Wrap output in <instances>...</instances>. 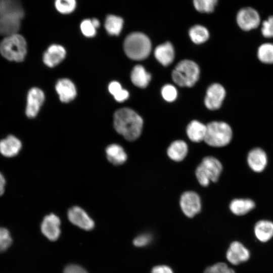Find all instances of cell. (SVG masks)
Returning a JSON list of instances; mask_svg holds the SVG:
<instances>
[{
    "instance_id": "cell-25",
    "label": "cell",
    "mask_w": 273,
    "mask_h": 273,
    "mask_svg": "<svg viewBox=\"0 0 273 273\" xmlns=\"http://www.w3.org/2000/svg\"><path fill=\"white\" fill-rule=\"evenodd\" d=\"M188 147L186 142L177 140L172 142L167 149L168 157L175 161H180L186 156Z\"/></svg>"
},
{
    "instance_id": "cell-35",
    "label": "cell",
    "mask_w": 273,
    "mask_h": 273,
    "mask_svg": "<svg viewBox=\"0 0 273 273\" xmlns=\"http://www.w3.org/2000/svg\"><path fill=\"white\" fill-rule=\"evenodd\" d=\"M161 94L165 100L167 102H172L177 97V90L175 87L171 84H166L163 86L161 89Z\"/></svg>"
},
{
    "instance_id": "cell-40",
    "label": "cell",
    "mask_w": 273,
    "mask_h": 273,
    "mask_svg": "<svg viewBox=\"0 0 273 273\" xmlns=\"http://www.w3.org/2000/svg\"><path fill=\"white\" fill-rule=\"evenodd\" d=\"M12 239H4L0 238V252L7 250L11 245Z\"/></svg>"
},
{
    "instance_id": "cell-22",
    "label": "cell",
    "mask_w": 273,
    "mask_h": 273,
    "mask_svg": "<svg viewBox=\"0 0 273 273\" xmlns=\"http://www.w3.org/2000/svg\"><path fill=\"white\" fill-rule=\"evenodd\" d=\"M108 161L115 165L123 164L127 160V156L123 148L117 144H110L105 150Z\"/></svg>"
},
{
    "instance_id": "cell-20",
    "label": "cell",
    "mask_w": 273,
    "mask_h": 273,
    "mask_svg": "<svg viewBox=\"0 0 273 273\" xmlns=\"http://www.w3.org/2000/svg\"><path fill=\"white\" fill-rule=\"evenodd\" d=\"M156 59L163 66L171 64L174 58V51L172 44L166 42L156 47L154 51Z\"/></svg>"
},
{
    "instance_id": "cell-31",
    "label": "cell",
    "mask_w": 273,
    "mask_h": 273,
    "mask_svg": "<svg viewBox=\"0 0 273 273\" xmlns=\"http://www.w3.org/2000/svg\"><path fill=\"white\" fill-rule=\"evenodd\" d=\"M76 4V0H55V2L56 9L63 14H68L74 11Z\"/></svg>"
},
{
    "instance_id": "cell-23",
    "label": "cell",
    "mask_w": 273,
    "mask_h": 273,
    "mask_svg": "<svg viewBox=\"0 0 273 273\" xmlns=\"http://www.w3.org/2000/svg\"><path fill=\"white\" fill-rule=\"evenodd\" d=\"M130 78L132 82L135 86L140 88H145L149 84L151 76L143 66L138 65L132 69Z\"/></svg>"
},
{
    "instance_id": "cell-5",
    "label": "cell",
    "mask_w": 273,
    "mask_h": 273,
    "mask_svg": "<svg viewBox=\"0 0 273 273\" xmlns=\"http://www.w3.org/2000/svg\"><path fill=\"white\" fill-rule=\"evenodd\" d=\"M200 74L198 65L189 60L179 62L172 73L173 81L180 86L192 87L197 81Z\"/></svg>"
},
{
    "instance_id": "cell-39",
    "label": "cell",
    "mask_w": 273,
    "mask_h": 273,
    "mask_svg": "<svg viewBox=\"0 0 273 273\" xmlns=\"http://www.w3.org/2000/svg\"><path fill=\"white\" fill-rule=\"evenodd\" d=\"M151 273H173V271L168 266L162 265L153 267Z\"/></svg>"
},
{
    "instance_id": "cell-41",
    "label": "cell",
    "mask_w": 273,
    "mask_h": 273,
    "mask_svg": "<svg viewBox=\"0 0 273 273\" xmlns=\"http://www.w3.org/2000/svg\"><path fill=\"white\" fill-rule=\"evenodd\" d=\"M0 238L4 239H12L9 231L6 228L0 227Z\"/></svg>"
},
{
    "instance_id": "cell-33",
    "label": "cell",
    "mask_w": 273,
    "mask_h": 273,
    "mask_svg": "<svg viewBox=\"0 0 273 273\" xmlns=\"http://www.w3.org/2000/svg\"><path fill=\"white\" fill-rule=\"evenodd\" d=\"M204 273H235V272L226 264L218 262L206 268Z\"/></svg>"
},
{
    "instance_id": "cell-16",
    "label": "cell",
    "mask_w": 273,
    "mask_h": 273,
    "mask_svg": "<svg viewBox=\"0 0 273 273\" xmlns=\"http://www.w3.org/2000/svg\"><path fill=\"white\" fill-rule=\"evenodd\" d=\"M56 90L60 100L64 103L73 100L76 96V89L74 83L67 78H62L56 84Z\"/></svg>"
},
{
    "instance_id": "cell-17",
    "label": "cell",
    "mask_w": 273,
    "mask_h": 273,
    "mask_svg": "<svg viewBox=\"0 0 273 273\" xmlns=\"http://www.w3.org/2000/svg\"><path fill=\"white\" fill-rule=\"evenodd\" d=\"M66 51L63 47L59 44L50 46L43 56L44 63L50 67L59 64L65 58Z\"/></svg>"
},
{
    "instance_id": "cell-14",
    "label": "cell",
    "mask_w": 273,
    "mask_h": 273,
    "mask_svg": "<svg viewBox=\"0 0 273 273\" xmlns=\"http://www.w3.org/2000/svg\"><path fill=\"white\" fill-rule=\"evenodd\" d=\"M61 221L56 214L51 213L46 215L41 224L42 233L50 240L56 241L61 233Z\"/></svg>"
},
{
    "instance_id": "cell-32",
    "label": "cell",
    "mask_w": 273,
    "mask_h": 273,
    "mask_svg": "<svg viewBox=\"0 0 273 273\" xmlns=\"http://www.w3.org/2000/svg\"><path fill=\"white\" fill-rule=\"evenodd\" d=\"M196 9L201 13H210L214 11L217 0H193Z\"/></svg>"
},
{
    "instance_id": "cell-7",
    "label": "cell",
    "mask_w": 273,
    "mask_h": 273,
    "mask_svg": "<svg viewBox=\"0 0 273 273\" xmlns=\"http://www.w3.org/2000/svg\"><path fill=\"white\" fill-rule=\"evenodd\" d=\"M237 22L241 29L250 31L258 27L260 23L258 12L250 7L241 9L237 15Z\"/></svg>"
},
{
    "instance_id": "cell-10",
    "label": "cell",
    "mask_w": 273,
    "mask_h": 273,
    "mask_svg": "<svg viewBox=\"0 0 273 273\" xmlns=\"http://www.w3.org/2000/svg\"><path fill=\"white\" fill-rule=\"evenodd\" d=\"M246 161L252 171L260 173L265 170L267 165L268 157L263 149L259 147H255L248 152Z\"/></svg>"
},
{
    "instance_id": "cell-29",
    "label": "cell",
    "mask_w": 273,
    "mask_h": 273,
    "mask_svg": "<svg viewBox=\"0 0 273 273\" xmlns=\"http://www.w3.org/2000/svg\"><path fill=\"white\" fill-rule=\"evenodd\" d=\"M14 12H24L17 0H0V17Z\"/></svg>"
},
{
    "instance_id": "cell-9",
    "label": "cell",
    "mask_w": 273,
    "mask_h": 273,
    "mask_svg": "<svg viewBox=\"0 0 273 273\" xmlns=\"http://www.w3.org/2000/svg\"><path fill=\"white\" fill-rule=\"evenodd\" d=\"M24 15V12H15L0 17V34L6 37L17 33Z\"/></svg>"
},
{
    "instance_id": "cell-18",
    "label": "cell",
    "mask_w": 273,
    "mask_h": 273,
    "mask_svg": "<svg viewBox=\"0 0 273 273\" xmlns=\"http://www.w3.org/2000/svg\"><path fill=\"white\" fill-rule=\"evenodd\" d=\"M21 148V142L14 135H9L0 141V153L5 157L16 156Z\"/></svg>"
},
{
    "instance_id": "cell-26",
    "label": "cell",
    "mask_w": 273,
    "mask_h": 273,
    "mask_svg": "<svg viewBox=\"0 0 273 273\" xmlns=\"http://www.w3.org/2000/svg\"><path fill=\"white\" fill-rule=\"evenodd\" d=\"M123 20L122 18L114 15H108L105 20V28L111 35H118L122 30Z\"/></svg>"
},
{
    "instance_id": "cell-11",
    "label": "cell",
    "mask_w": 273,
    "mask_h": 273,
    "mask_svg": "<svg viewBox=\"0 0 273 273\" xmlns=\"http://www.w3.org/2000/svg\"><path fill=\"white\" fill-rule=\"evenodd\" d=\"M225 90L221 84L215 83L207 89L204 102L206 107L211 110L219 109L225 96Z\"/></svg>"
},
{
    "instance_id": "cell-34",
    "label": "cell",
    "mask_w": 273,
    "mask_h": 273,
    "mask_svg": "<svg viewBox=\"0 0 273 273\" xmlns=\"http://www.w3.org/2000/svg\"><path fill=\"white\" fill-rule=\"evenodd\" d=\"M96 28L93 25L91 19H84L80 24V29L82 34L88 37L94 36L96 34Z\"/></svg>"
},
{
    "instance_id": "cell-27",
    "label": "cell",
    "mask_w": 273,
    "mask_h": 273,
    "mask_svg": "<svg viewBox=\"0 0 273 273\" xmlns=\"http://www.w3.org/2000/svg\"><path fill=\"white\" fill-rule=\"evenodd\" d=\"M257 56L261 62L273 64V43L266 42L261 44L258 48Z\"/></svg>"
},
{
    "instance_id": "cell-1",
    "label": "cell",
    "mask_w": 273,
    "mask_h": 273,
    "mask_svg": "<svg viewBox=\"0 0 273 273\" xmlns=\"http://www.w3.org/2000/svg\"><path fill=\"white\" fill-rule=\"evenodd\" d=\"M113 125L116 131L126 140L133 141L141 135L143 121L133 110L124 108L117 110L114 114Z\"/></svg>"
},
{
    "instance_id": "cell-2",
    "label": "cell",
    "mask_w": 273,
    "mask_h": 273,
    "mask_svg": "<svg viewBox=\"0 0 273 273\" xmlns=\"http://www.w3.org/2000/svg\"><path fill=\"white\" fill-rule=\"evenodd\" d=\"M124 50L126 56L134 60L146 59L151 50V43L148 37L139 32L129 34L124 41Z\"/></svg>"
},
{
    "instance_id": "cell-4",
    "label": "cell",
    "mask_w": 273,
    "mask_h": 273,
    "mask_svg": "<svg viewBox=\"0 0 273 273\" xmlns=\"http://www.w3.org/2000/svg\"><path fill=\"white\" fill-rule=\"evenodd\" d=\"M204 139L205 143L214 147H223L229 145L233 138L231 127L223 121H213L207 125Z\"/></svg>"
},
{
    "instance_id": "cell-42",
    "label": "cell",
    "mask_w": 273,
    "mask_h": 273,
    "mask_svg": "<svg viewBox=\"0 0 273 273\" xmlns=\"http://www.w3.org/2000/svg\"><path fill=\"white\" fill-rule=\"evenodd\" d=\"M5 184V178L3 175L0 172V196L4 193Z\"/></svg>"
},
{
    "instance_id": "cell-38",
    "label": "cell",
    "mask_w": 273,
    "mask_h": 273,
    "mask_svg": "<svg viewBox=\"0 0 273 273\" xmlns=\"http://www.w3.org/2000/svg\"><path fill=\"white\" fill-rule=\"evenodd\" d=\"M63 273H88L82 267L76 264H69L66 266Z\"/></svg>"
},
{
    "instance_id": "cell-6",
    "label": "cell",
    "mask_w": 273,
    "mask_h": 273,
    "mask_svg": "<svg viewBox=\"0 0 273 273\" xmlns=\"http://www.w3.org/2000/svg\"><path fill=\"white\" fill-rule=\"evenodd\" d=\"M222 171L221 162L212 156L204 157L197 167L196 176L199 183L203 187L207 186L210 181L216 182Z\"/></svg>"
},
{
    "instance_id": "cell-21",
    "label": "cell",
    "mask_w": 273,
    "mask_h": 273,
    "mask_svg": "<svg viewBox=\"0 0 273 273\" xmlns=\"http://www.w3.org/2000/svg\"><path fill=\"white\" fill-rule=\"evenodd\" d=\"M254 232L259 241L266 242L273 237V222L269 220H260L255 223Z\"/></svg>"
},
{
    "instance_id": "cell-36",
    "label": "cell",
    "mask_w": 273,
    "mask_h": 273,
    "mask_svg": "<svg viewBox=\"0 0 273 273\" xmlns=\"http://www.w3.org/2000/svg\"><path fill=\"white\" fill-rule=\"evenodd\" d=\"M261 33L266 38L273 37V16H269L262 24Z\"/></svg>"
},
{
    "instance_id": "cell-43",
    "label": "cell",
    "mask_w": 273,
    "mask_h": 273,
    "mask_svg": "<svg viewBox=\"0 0 273 273\" xmlns=\"http://www.w3.org/2000/svg\"><path fill=\"white\" fill-rule=\"evenodd\" d=\"M91 20H92V22L93 25H94V26L96 28H98L100 26V21H99V20H98L96 18H93V19H91Z\"/></svg>"
},
{
    "instance_id": "cell-37",
    "label": "cell",
    "mask_w": 273,
    "mask_h": 273,
    "mask_svg": "<svg viewBox=\"0 0 273 273\" xmlns=\"http://www.w3.org/2000/svg\"><path fill=\"white\" fill-rule=\"evenodd\" d=\"M151 241V237L147 234H143L135 238L133 240V244L137 247L147 245Z\"/></svg>"
},
{
    "instance_id": "cell-12",
    "label": "cell",
    "mask_w": 273,
    "mask_h": 273,
    "mask_svg": "<svg viewBox=\"0 0 273 273\" xmlns=\"http://www.w3.org/2000/svg\"><path fill=\"white\" fill-rule=\"evenodd\" d=\"M69 221L78 227L86 230H92L95 223L86 212L79 206L70 208L67 213Z\"/></svg>"
},
{
    "instance_id": "cell-24",
    "label": "cell",
    "mask_w": 273,
    "mask_h": 273,
    "mask_svg": "<svg viewBox=\"0 0 273 273\" xmlns=\"http://www.w3.org/2000/svg\"><path fill=\"white\" fill-rule=\"evenodd\" d=\"M206 130V125L197 120H193L187 127V133L191 141L200 142L204 140Z\"/></svg>"
},
{
    "instance_id": "cell-30",
    "label": "cell",
    "mask_w": 273,
    "mask_h": 273,
    "mask_svg": "<svg viewBox=\"0 0 273 273\" xmlns=\"http://www.w3.org/2000/svg\"><path fill=\"white\" fill-rule=\"evenodd\" d=\"M109 92L115 100L118 102H122L126 100L129 97V93L126 89H123L120 83L114 81L110 83L108 86Z\"/></svg>"
},
{
    "instance_id": "cell-19",
    "label": "cell",
    "mask_w": 273,
    "mask_h": 273,
    "mask_svg": "<svg viewBox=\"0 0 273 273\" xmlns=\"http://www.w3.org/2000/svg\"><path fill=\"white\" fill-rule=\"evenodd\" d=\"M256 206L253 200L248 198H235L231 201L229 205L231 211L238 216L244 215L252 210Z\"/></svg>"
},
{
    "instance_id": "cell-15",
    "label": "cell",
    "mask_w": 273,
    "mask_h": 273,
    "mask_svg": "<svg viewBox=\"0 0 273 273\" xmlns=\"http://www.w3.org/2000/svg\"><path fill=\"white\" fill-rule=\"evenodd\" d=\"M228 260L232 264L238 265L247 261L250 257L249 251L241 243L232 242L226 254Z\"/></svg>"
},
{
    "instance_id": "cell-28",
    "label": "cell",
    "mask_w": 273,
    "mask_h": 273,
    "mask_svg": "<svg viewBox=\"0 0 273 273\" xmlns=\"http://www.w3.org/2000/svg\"><path fill=\"white\" fill-rule=\"evenodd\" d=\"M189 33L191 40L196 44L204 42L209 36L208 30L201 25L194 26L190 29Z\"/></svg>"
},
{
    "instance_id": "cell-13",
    "label": "cell",
    "mask_w": 273,
    "mask_h": 273,
    "mask_svg": "<svg viewBox=\"0 0 273 273\" xmlns=\"http://www.w3.org/2000/svg\"><path fill=\"white\" fill-rule=\"evenodd\" d=\"M44 100V95L40 89L32 87L28 92L27 97L26 114L29 118L35 117Z\"/></svg>"
},
{
    "instance_id": "cell-8",
    "label": "cell",
    "mask_w": 273,
    "mask_h": 273,
    "mask_svg": "<svg viewBox=\"0 0 273 273\" xmlns=\"http://www.w3.org/2000/svg\"><path fill=\"white\" fill-rule=\"evenodd\" d=\"M180 206L183 213L187 216L193 217L201 210L200 198L195 192H185L181 196Z\"/></svg>"
},
{
    "instance_id": "cell-3",
    "label": "cell",
    "mask_w": 273,
    "mask_h": 273,
    "mask_svg": "<svg viewBox=\"0 0 273 273\" xmlns=\"http://www.w3.org/2000/svg\"><path fill=\"white\" fill-rule=\"evenodd\" d=\"M0 53L9 61H23L27 53L24 37L18 33L6 36L0 43Z\"/></svg>"
}]
</instances>
